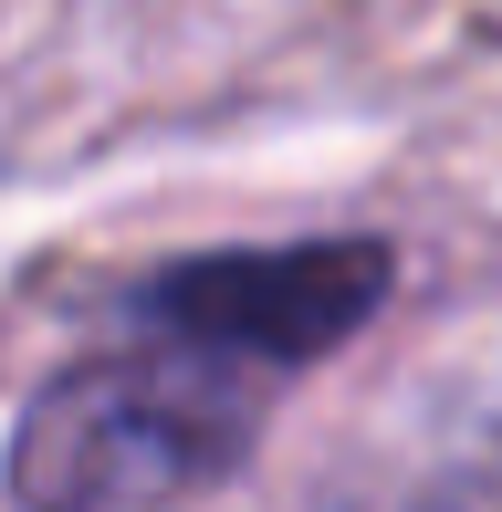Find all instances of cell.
Wrapping results in <instances>:
<instances>
[{
  "instance_id": "6da1fadb",
  "label": "cell",
  "mask_w": 502,
  "mask_h": 512,
  "mask_svg": "<svg viewBox=\"0 0 502 512\" xmlns=\"http://www.w3.org/2000/svg\"><path fill=\"white\" fill-rule=\"evenodd\" d=\"M262 439V377L199 345H116L32 387L11 429V502L21 512H178L241 471Z\"/></svg>"
},
{
  "instance_id": "7a4b0ae2",
  "label": "cell",
  "mask_w": 502,
  "mask_h": 512,
  "mask_svg": "<svg viewBox=\"0 0 502 512\" xmlns=\"http://www.w3.org/2000/svg\"><path fill=\"white\" fill-rule=\"evenodd\" d=\"M398 293V251L346 230V241H283V251H199V262H168L147 293H136V324L168 345H199V356L241 366V377H283V366H314L335 345H356L377 324V304Z\"/></svg>"
},
{
  "instance_id": "3957f363",
  "label": "cell",
  "mask_w": 502,
  "mask_h": 512,
  "mask_svg": "<svg viewBox=\"0 0 502 512\" xmlns=\"http://www.w3.org/2000/svg\"><path fill=\"white\" fill-rule=\"evenodd\" d=\"M335 512H502V439L471 429V439H440V450H408L398 471L356 481Z\"/></svg>"
}]
</instances>
